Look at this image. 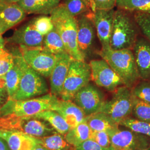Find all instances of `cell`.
<instances>
[{"mask_svg": "<svg viewBox=\"0 0 150 150\" xmlns=\"http://www.w3.org/2000/svg\"><path fill=\"white\" fill-rule=\"evenodd\" d=\"M141 32L134 13L117 8L115 11L110 47L113 50H132Z\"/></svg>", "mask_w": 150, "mask_h": 150, "instance_id": "cell-1", "label": "cell"}, {"mask_svg": "<svg viewBox=\"0 0 150 150\" xmlns=\"http://www.w3.org/2000/svg\"><path fill=\"white\" fill-rule=\"evenodd\" d=\"M97 54L105 59L115 71L124 86L131 89L139 82L140 79L132 50L101 49Z\"/></svg>", "mask_w": 150, "mask_h": 150, "instance_id": "cell-2", "label": "cell"}, {"mask_svg": "<svg viewBox=\"0 0 150 150\" xmlns=\"http://www.w3.org/2000/svg\"><path fill=\"white\" fill-rule=\"evenodd\" d=\"M59 99L51 93L24 100L9 98L0 108V117L32 116L44 111L52 110Z\"/></svg>", "mask_w": 150, "mask_h": 150, "instance_id": "cell-3", "label": "cell"}, {"mask_svg": "<svg viewBox=\"0 0 150 150\" xmlns=\"http://www.w3.org/2000/svg\"><path fill=\"white\" fill-rule=\"evenodd\" d=\"M54 28L59 33L68 54L74 59L85 61L81 54L77 41L76 18L72 16L61 3L50 14Z\"/></svg>", "mask_w": 150, "mask_h": 150, "instance_id": "cell-4", "label": "cell"}, {"mask_svg": "<svg viewBox=\"0 0 150 150\" xmlns=\"http://www.w3.org/2000/svg\"><path fill=\"white\" fill-rule=\"evenodd\" d=\"M0 123L1 129L18 131L38 139L57 133L47 122L33 116L0 117Z\"/></svg>", "mask_w": 150, "mask_h": 150, "instance_id": "cell-5", "label": "cell"}, {"mask_svg": "<svg viewBox=\"0 0 150 150\" xmlns=\"http://www.w3.org/2000/svg\"><path fill=\"white\" fill-rule=\"evenodd\" d=\"M112 93L111 98L106 100L98 112L106 114L119 125L124 119L131 116L134 96L131 89L125 86L118 87Z\"/></svg>", "mask_w": 150, "mask_h": 150, "instance_id": "cell-6", "label": "cell"}, {"mask_svg": "<svg viewBox=\"0 0 150 150\" xmlns=\"http://www.w3.org/2000/svg\"><path fill=\"white\" fill-rule=\"evenodd\" d=\"M91 81L89 63L85 61L73 59L64 80L60 99L72 101L76 93Z\"/></svg>", "mask_w": 150, "mask_h": 150, "instance_id": "cell-7", "label": "cell"}, {"mask_svg": "<svg viewBox=\"0 0 150 150\" xmlns=\"http://www.w3.org/2000/svg\"><path fill=\"white\" fill-rule=\"evenodd\" d=\"M48 85L44 77L27 64L22 76L18 90L11 99L24 100L48 93Z\"/></svg>", "mask_w": 150, "mask_h": 150, "instance_id": "cell-8", "label": "cell"}, {"mask_svg": "<svg viewBox=\"0 0 150 150\" xmlns=\"http://www.w3.org/2000/svg\"><path fill=\"white\" fill-rule=\"evenodd\" d=\"M111 146L116 150H147L150 146V137L139 134L119 125L107 131Z\"/></svg>", "mask_w": 150, "mask_h": 150, "instance_id": "cell-9", "label": "cell"}, {"mask_svg": "<svg viewBox=\"0 0 150 150\" xmlns=\"http://www.w3.org/2000/svg\"><path fill=\"white\" fill-rule=\"evenodd\" d=\"M91 81L97 87L112 93L118 87L124 86L118 75L107 62L103 59H92L89 62Z\"/></svg>", "mask_w": 150, "mask_h": 150, "instance_id": "cell-10", "label": "cell"}, {"mask_svg": "<svg viewBox=\"0 0 150 150\" xmlns=\"http://www.w3.org/2000/svg\"><path fill=\"white\" fill-rule=\"evenodd\" d=\"M25 62L33 70L48 78L56 64L59 55H55L41 48H27L19 47Z\"/></svg>", "mask_w": 150, "mask_h": 150, "instance_id": "cell-11", "label": "cell"}, {"mask_svg": "<svg viewBox=\"0 0 150 150\" xmlns=\"http://www.w3.org/2000/svg\"><path fill=\"white\" fill-rule=\"evenodd\" d=\"M106 100L105 93L98 87L90 82L76 93L72 101L87 116L98 112Z\"/></svg>", "mask_w": 150, "mask_h": 150, "instance_id": "cell-12", "label": "cell"}, {"mask_svg": "<svg viewBox=\"0 0 150 150\" xmlns=\"http://www.w3.org/2000/svg\"><path fill=\"white\" fill-rule=\"evenodd\" d=\"M76 18L77 25V46L82 57L86 61L95 52L94 51L95 28L86 13Z\"/></svg>", "mask_w": 150, "mask_h": 150, "instance_id": "cell-13", "label": "cell"}, {"mask_svg": "<svg viewBox=\"0 0 150 150\" xmlns=\"http://www.w3.org/2000/svg\"><path fill=\"white\" fill-rule=\"evenodd\" d=\"M115 11L114 9L103 10L90 11L86 13L93 22L97 36L101 45V50L111 48L110 40Z\"/></svg>", "mask_w": 150, "mask_h": 150, "instance_id": "cell-14", "label": "cell"}, {"mask_svg": "<svg viewBox=\"0 0 150 150\" xmlns=\"http://www.w3.org/2000/svg\"><path fill=\"white\" fill-rule=\"evenodd\" d=\"M43 38L32 25L31 20L18 27L12 35L5 38L6 42L27 48H41Z\"/></svg>", "mask_w": 150, "mask_h": 150, "instance_id": "cell-15", "label": "cell"}, {"mask_svg": "<svg viewBox=\"0 0 150 150\" xmlns=\"http://www.w3.org/2000/svg\"><path fill=\"white\" fill-rule=\"evenodd\" d=\"M10 49L13 55V63L5 75V86L9 95V98H12L18 90L22 76L27 65L18 46L14 45Z\"/></svg>", "mask_w": 150, "mask_h": 150, "instance_id": "cell-16", "label": "cell"}, {"mask_svg": "<svg viewBox=\"0 0 150 150\" xmlns=\"http://www.w3.org/2000/svg\"><path fill=\"white\" fill-rule=\"evenodd\" d=\"M139 79L150 81V42L140 35L132 49Z\"/></svg>", "mask_w": 150, "mask_h": 150, "instance_id": "cell-17", "label": "cell"}, {"mask_svg": "<svg viewBox=\"0 0 150 150\" xmlns=\"http://www.w3.org/2000/svg\"><path fill=\"white\" fill-rule=\"evenodd\" d=\"M74 59L68 52L59 54V59L50 76L51 93L59 98L61 96L64 80Z\"/></svg>", "mask_w": 150, "mask_h": 150, "instance_id": "cell-18", "label": "cell"}, {"mask_svg": "<svg viewBox=\"0 0 150 150\" xmlns=\"http://www.w3.org/2000/svg\"><path fill=\"white\" fill-rule=\"evenodd\" d=\"M26 15V12L17 3L4 2L0 7V35L23 21Z\"/></svg>", "mask_w": 150, "mask_h": 150, "instance_id": "cell-19", "label": "cell"}, {"mask_svg": "<svg viewBox=\"0 0 150 150\" xmlns=\"http://www.w3.org/2000/svg\"><path fill=\"white\" fill-rule=\"evenodd\" d=\"M0 138L5 141L10 150H33L40 145L38 138L15 130L0 129Z\"/></svg>", "mask_w": 150, "mask_h": 150, "instance_id": "cell-20", "label": "cell"}, {"mask_svg": "<svg viewBox=\"0 0 150 150\" xmlns=\"http://www.w3.org/2000/svg\"><path fill=\"white\" fill-rule=\"evenodd\" d=\"M52 110L59 113L64 118L70 129L83 122L86 117L84 112L72 101L59 99Z\"/></svg>", "mask_w": 150, "mask_h": 150, "instance_id": "cell-21", "label": "cell"}, {"mask_svg": "<svg viewBox=\"0 0 150 150\" xmlns=\"http://www.w3.org/2000/svg\"><path fill=\"white\" fill-rule=\"evenodd\" d=\"M17 4L27 14L50 15L60 4V0H21Z\"/></svg>", "mask_w": 150, "mask_h": 150, "instance_id": "cell-22", "label": "cell"}, {"mask_svg": "<svg viewBox=\"0 0 150 150\" xmlns=\"http://www.w3.org/2000/svg\"><path fill=\"white\" fill-rule=\"evenodd\" d=\"M85 121L92 131H108L119 126V125L108 115L102 112L95 113L87 116Z\"/></svg>", "mask_w": 150, "mask_h": 150, "instance_id": "cell-23", "label": "cell"}, {"mask_svg": "<svg viewBox=\"0 0 150 150\" xmlns=\"http://www.w3.org/2000/svg\"><path fill=\"white\" fill-rule=\"evenodd\" d=\"M43 120L59 134L64 135L70 129V126L59 113L54 110H46L33 116Z\"/></svg>", "mask_w": 150, "mask_h": 150, "instance_id": "cell-24", "label": "cell"}, {"mask_svg": "<svg viewBox=\"0 0 150 150\" xmlns=\"http://www.w3.org/2000/svg\"><path fill=\"white\" fill-rule=\"evenodd\" d=\"M91 133L92 130L85 120L74 127L71 128L64 137L70 144L75 147L87 139H90Z\"/></svg>", "mask_w": 150, "mask_h": 150, "instance_id": "cell-25", "label": "cell"}, {"mask_svg": "<svg viewBox=\"0 0 150 150\" xmlns=\"http://www.w3.org/2000/svg\"><path fill=\"white\" fill-rule=\"evenodd\" d=\"M38 142L39 145L50 150H75V147L66 141L64 135L59 133L39 138Z\"/></svg>", "mask_w": 150, "mask_h": 150, "instance_id": "cell-26", "label": "cell"}, {"mask_svg": "<svg viewBox=\"0 0 150 150\" xmlns=\"http://www.w3.org/2000/svg\"><path fill=\"white\" fill-rule=\"evenodd\" d=\"M42 47L55 55L67 52L62 38L54 28L44 36Z\"/></svg>", "mask_w": 150, "mask_h": 150, "instance_id": "cell-27", "label": "cell"}, {"mask_svg": "<svg viewBox=\"0 0 150 150\" xmlns=\"http://www.w3.org/2000/svg\"><path fill=\"white\" fill-rule=\"evenodd\" d=\"M116 7L150 15V0H116Z\"/></svg>", "mask_w": 150, "mask_h": 150, "instance_id": "cell-28", "label": "cell"}, {"mask_svg": "<svg viewBox=\"0 0 150 150\" xmlns=\"http://www.w3.org/2000/svg\"><path fill=\"white\" fill-rule=\"evenodd\" d=\"M119 125L150 137V123L139 120L131 116L124 119Z\"/></svg>", "mask_w": 150, "mask_h": 150, "instance_id": "cell-29", "label": "cell"}, {"mask_svg": "<svg viewBox=\"0 0 150 150\" xmlns=\"http://www.w3.org/2000/svg\"><path fill=\"white\" fill-rule=\"evenodd\" d=\"M131 116L150 123V103L143 101L134 96Z\"/></svg>", "mask_w": 150, "mask_h": 150, "instance_id": "cell-30", "label": "cell"}, {"mask_svg": "<svg viewBox=\"0 0 150 150\" xmlns=\"http://www.w3.org/2000/svg\"><path fill=\"white\" fill-rule=\"evenodd\" d=\"M31 22L35 30L43 36L48 34L54 28L50 16L41 15L33 18Z\"/></svg>", "mask_w": 150, "mask_h": 150, "instance_id": "cell-31", "label": "cell"}, {"mask_svg": "<svg viewBox=\"0 0 150 150\" xmlns=\"http://www.w3.org/2000/svg\"><path fill=\"white\" fill-rule=\"evenodd\" d=\"M63 4L67 10L74 17H76L90 12L83 0H63Z\"/></svg>", "mask_w": 150, "mask_h": 150, "instance_id": "cell-32", "label": "cell"}, {"mask_svg": "<svg viewBox=\"0 0 150 150\" xmlns=\"http://www.w3.org/2000/svg\"><path fill=\"white\" fill-rule=\"evenodd\" d=\"M134 96L145 102L150 103V81L140 80L131 88Z\"/></svg>", "mask_w": 150, "mask_h": 150, "instance_id": "cell-33", "label": "cell"}, {"mask_svg": "<svg viewBox=\"0 0 150 150\" xmlns=\"http://www.w3.org/2000/svg\"><path fill=\"white\" fill-rule=\"evenodd\" d=\"M91 12L97 10H111L116 7V0H83Z\"/></svg>", "mask_w": 150, "mask_h": 150, "instance_id": "cell-34", "label": "cell"}, {"mask_svg": "<svg viewBox=\"0 0 150 150\" xmlns=\"http://www.w3.org/2000/svg\"><path fill=\"white\" fill-rule=\"evenodd\" d=\"M13 63V55L10 50L0 49V76H4L10 70Z\"/></svg>", "mask_w": 150, "mask_h": 150, "instance_id": "cell-35", "label": "cell"}, {"mask_svg": "<svg viewBox=\"0 0 150 150\" xmlns=\"http://www.w3.org/2000/svg\"><path fill=\"white\" fill-rule=\"evenodd\" d=\"M142 35L150 42V15L144 13L134 12Z\"/></svg>", "mask_w": 150, "mask_h": 150, "instance_id": "cell-36", "label": "cell"}, {"mask_svg": "<svg viewBox=\"0 0 150 150\" xmlns=\"http://www.w3.org/2000/svg\"><path fill=\"white\" fill-rule=\"evenodd\" d=\"M90 139L93 140L98 145L105 147L111 146V140L107 131H92Z\"/></svg>", "mask_w": 150, "mask_h": 150, "instance_id": "cell-37", "label": "cell"}, {"mask_svg": "<svg viewBox=\"0 0 150 150\" xmlns=\"http://www.w3.org/2000/svg\"><path fill=\"white\" fill-rule=\"evenodd\" d=\"M75 150H115V149L112 146L109 147H102L93 140L90 139L76 146Z\"/></svg>", "mask_w": 150, "mask_h": 150, "instance_id": "cell-38", "label": "cell"}, {"mask_svg": "<svg viewBox=\"0 0 150 150\" xmlns=\"http://www.w3.org/2000/svg\"><path fill=\"white\" fill-rule=\"evenodd\" d=\"M9 95L6 86H0V108L9 99Z\"/></svg>", "mask_w": 150, "mask_h": 150, "instance_id": "cell-39", "label": "cell"}, {"mask_svg": "<svg viewBox=\"0 0 150 150\" xmlns=\"http://www.w3.org/2000/svg\"><path fill=\"white\" fill-rule=\"evenodd\" d=\"M0 150H10L5 141L0 138Z\"/></svg>", "mask_w": 150, "mask_h": 150, "instance_id": "cell-40", "label": "cell"}, {"mask_svg": "<svg viewBox=\"0 0 150 150\" xmlns=\"http://www.w3.org/2000/svg\"><path fill=\"white\" fill-rule=\"evenodd\" d=\"M5 39L2 36V35H0V49L1 48H4L6 45Z\"/></svg>", "mask_w": 150, "mask_h": 150, "instance_id": "cell-41", "label": "cell"}, {"mask_svg": "<svg viewBox=\"0 0 150 150\" xmlns=\"http://www.w3.org/2000/svg\"><path fill=\"white\" fill-rule=\"evenodd\" d=\"M0 86H5V80L4 76H0Z\"/></svg>", "mask_w": 150, "mask_h": 150, "instance_id": "cell-42", "label": "cell"}, {"mask_svg": "<svg viewBox=\"0 0 150 150\" xmlns=\"http://www.w3.org/2000/svg\"><path fill=\"white\" fill-rule=\"evenodd\" d=\"M33 150H50L47 149H46V148H45V147H44L43 146H41V145H38V146H37L35 149H34Z\"/></svg>", "mask_w": 150, "mask_h": 150, "instance_id": "cell-43", "label": "cell"}, {"mask_svg": "<svg viewBox=\"0 0 150 150\" xmlns=\"http://www.w3.org/2000/svg\"><path fill=\"white\" fill-rule=\"evenodd\" d=\"M5 3H17L21 0H2Z\"/></svg>", "mask_w": 150, "mask_h": 150, "instance_id": "cell-44", "label": "cell"}, {"mask_svg": "<svg viewBox=\"0 0 150 150\" xmlns=\"http://www.w3.org/2000/svg\"><path fill=\"white\" fill-rule=\"evenodd\" d=\"M3 3H4V1L2 0H0V7L2 5Z\"/></svg>", "mask_w": 150, "mask_h": 150, "instance_id": "cell-45", "label": "cell"}, {"mask_svg": "<svg viewBox=\"0 0 150 150\" xmlns=\"http://www.w3.org/2000/svg\"><path fill=\"white\" fill-rule=\"evenodd\" d=\"M147 150H150V147H149V148H148V149H147Z\"/></svg>", "mask_w": 150, "mask_h": 150, "instance_id": "cell-46", "label": "cell"}, {"mask_svg": "<svg viewBox=\"0 0 150 150\" xmlns=\"http://www.w3.org/2000/svg\"><path fill=\"white\" fill-rule=\"evenodd\" d=\"M0 129H1V123H0Z\"/></svg>", "mask_w": 150, "mask_h": 150, "instance_id": "cell-47", "label": "cell"}, {"mask_svg": "<svg viewBox=\"0 0 150 150\" xmlns=\"http://www.w3.org/2000/svg\"></svg>", "mask_w": 150, "mask_h": 150, "instance_id": "cell-48", "label": "cell"}]
</instances>
